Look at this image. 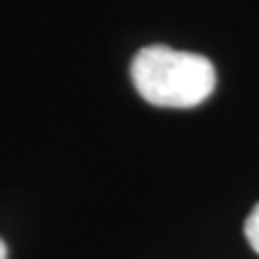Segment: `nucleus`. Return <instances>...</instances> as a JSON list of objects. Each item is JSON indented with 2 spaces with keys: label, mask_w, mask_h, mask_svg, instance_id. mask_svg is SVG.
Wrapping results in <instances>:
<instances>
[{
  "label": "nucleus",
  "mask_w": 259,
  "mask_h": 259,
  "mask_svg": "<svg viewBox=\"0 0 259 259\" xmlns=\"http://www.w3.org/2000/svg\"><path fill=\"white\" fill-rule=\"evenodd\" d=\"M130 77L139 96L161 108H194L216 89L209 58L168 46L142 48L132 58Z\"/></svg>",
  "instance_id": "1"
},
{
  "label": "nucleus",
  "mask_w": 259,
  "mask_h": 259,
  "mask_svg": "<svg viewBox=\"0 0 259 259\" xmlns=\"http://www.w3.org/2000/svg\"><path fill=\"white\" fill-rule=\"evenodd\" d=\"M245 238H247L252 250L259 254V204L252 209V213L245 221Z\"/></svg>",
  "instance_id": "2"
},
{
  "label": "nucleus",
  "mask_w": 259,
  "mask_h": 259,
  "mask_svg": "<svg viewBox=\"0 0 259 259\" xmlns=\"http://www.w3.org/2000/svg\"><path fill=\"white\" fill-rule=\"evenodd\" d=\"M0 259H8V245L0 240Z\"/></svg>",
  "instance_id": "3"
}]
</instances>
